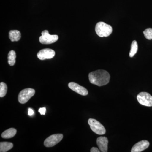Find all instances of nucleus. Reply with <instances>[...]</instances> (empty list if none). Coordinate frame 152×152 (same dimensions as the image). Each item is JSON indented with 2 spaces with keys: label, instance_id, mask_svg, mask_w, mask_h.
<instances>
[{
  "label": "nucleus",
  "instance_id": "nucleus-1",
  "mask_svg": "<svg viewBox=\"0 0 152 152\" xmlns=\"http://www.w3.org/2000/svg\"><path fill=\"white\" fill-rule=\"evenodd\" d=\"M90 83L98 86H102L107 84L110 82V76L107 71L98 70L89 74Z\"/></svg>",
  "mask_w": 152,
  "mask_h": 152
},
{
  "label": "nucleus",
  "instance_id": "nucleus-2",
  "mask_svg": "<svg viewBox=\"0 0 152 152\" xmlns=\"http://www.w3.org/2000/svg\"><path fill=\"white\" fill-rule=\"evenodd\" d=\"M96 33L101 37H107L112 34L113 28L111 26L103 22H99L95 27Z\"/></svg>",
  "mask_w": 152,
  "mask_h": 152
},
{
  "label": "nucleus",
  "instance_id": "nucleus-3",
  "mask_svg": "<svg viewBox=\"0 0 152 152\" xmlns=\"http://www.w3.org/2000/svg\"><path fill=\"white\" fill-rule=\"evenodd\" d=\"M88 123L91 129L96 134L99 135H103L105 134L106 129L97 120L90 118L88 121Z\"/></svg>",
  "mask_w": 152,
  "mask_h": 152
},
{
  "label": "nucleus",
  "instance_id": "nucleus-4",
  "mask_svg": "<svg viewBox=\"0 0 152 152\" xmlns=\"http://www.w3.org/2000/svg\"><path fill=\"white\" fill-rule=\"evenodd\" d=\"M35 91L34 89L26 88L21 91L18 95V99L20 103L24 104L27 102L35 94Z\"/></svg>",
  "mask_w": 152,
  "mask_h": 152
},
{
  "label": "nucleus",
  "instance_id": "nucleus-5",
  "mask_svg": "<svg viewBox=\"0 0 152 152\" xmlns=\"http://www.w3.org/2000/svg\"><path fill=\"white\" fill-rule=\"evenodd\" d=\"M58 39V37L57 35H50L48 31L45 30L42 33V36L40 37V42L42 44L49 45L54 43Z\"/></svg>",
  "mask_w": 152,
  "mask_h": 152
},
{
  "label": "nucleus",
  "instance_id": "nucleus-6",
  "mask_svg": "<svg viewBox=\"0 0 152 152\" xmlns=\"http://www.w3.org/2000/svg\"><path fill=\"white\" fill-rule=\"evenodd\" d=\"M139 103L147 107L152 106V96L149 93L142 92L139 93L137 96Z\"/></svg>",
  "mask_w": 152,
  "mask_h": 152
},
{
  "label": "nucleus",
  "instance_id": "nucleus-7",
  "mask_svg": "<svg viewBox=\"0 0 152 152\" xmlns=\"http://www.w3.org/2000/svg\"><path fill=\"white\" fill-rule=\"evenodd\" d=\"M63 138L62 134H55L48 137L44 142V145L47 148L54 146L62 140Z\"/></svg>",
  "mask_w": 152,
  "mask_h": 152
},
{
  "label": "nucleus",
  "instance_id": "nucleus-8",
  "mask_svg": "<svg viewBox=\"0 0 152 152\" xmlns=\"http://www.w3.org/2000/svg\"><path fill=\"white\" fill-rule=\"evenodd\" d=\"M55 52L52 49H44L39 51L37 54L38 58L41 60L50 59L54 57Z\"/></svg>",
  "mask_w": 152,
  "mask_h": 152
},
{
  "label": "nucleus",
  "instance_id": "nucleus-9",
  "mask_svg": "<svg viewBox=\"0 0 152 152\" xmlns=\"http://www.w3.org/2000/svg\"><path fill=\"white\" fill-rule=\"evenodd\" d=\"M68 86L71 90L82 96H87L88 94V90L86 88L80 86L77 83L71 82L69 83Z\"/></svg>",
  "mask_w": 152,
  "mask_h": 152
},
{
  "label": "nucleus",
  "instance_id": "nucleus-10",
  "mask_svg": "<svg viewBox=\"0 0 152 152\" xmlns=\"http://www.w3.org/2000/svg\"><path fill=\"white\" fill-rule=\"evenodd\" d=\"M149 142L147 140H142L134 145L132 148V152H140L146 149L149 146Z\"/></svg>",
  "mask_w": 152,
  "mask_h": 152
},
{
  "label": "nucleus",
  "instance_id": "nucleus-11",
  "mask_svg": "<svg viewBox=\"0 0 152 152\" xmlns=\"http://www.w3.org/2000/svg\"><path fill=\"white\" fill-rule=\"evenodd\" d=\"M96 143L101 152H107L108 140L106 137H99L97 139Z\"/></svg>",
  "mask_w": 152,
  "mask_h": 152
},
{
  "label": "nucleus",
  "instance_id": "nucleus-12",
  "mask_svg": "<svg viewBox=\"0 0 152 152\" xmlns=\"http://www.w3.org/2000/svg\"><path fill=\"white\" fill-rule=\"evenodd\" d=\"M17 133V130L14 128H10L3 132L1 137L4 139H10L13 137Z\"/></svg>",
  "mask_w": 152,
  "mask_h": 152
},
{
  "label": "nucleus",
  "instance_id": "nucleus-13",
  "mask_svg": "<svg viewBox=\"0 0 152 152\" xmlns=\"http://www.w3.org/2000/svg\"><path fill=\"white\" fill-rule=\"evenodd\" d=\"M21 37V33L18 30H11L9 32V38L12 42L18 41Z\"/></svg>",
  "mask_w": 152,
  "mask_h": 152
},
{
  "label": "nucleus",
  "instance_id": "nucleus-14",
  "mask_svg": "<svg viewBox=\"0 0 152 152\" xmlns=\"http://www.w3.org/2000/svg\"><path fill=\"white\" fill-rule=\"evenodd\" d=\"M13 144L10 142H1L0 152H6L12 148Z\"/></svg>",
  "mask_w": 152,
  "mask_h": 152
},
{
  "label": "nucleus",
  "instance_id": "nucleus-15",
  "mask_svg": "<svg viewBox=\"0 0 152 152\" xmlns=\"http://www.w3.org/2000/svg\"><path fill=\"white\" fill-rule=\"evenodd\" d=\"M16 55L15 51L11 50L9 52L8 60V64L10 66H13L15 64L16 62Z\"/></svg>",
  "mask_w": 152,
  "mask_h": 152
},
{
  "label": "nucleus",
  "instance_id": "nucleus-16",
  "mask_svg": "<svg viewBox=\"0 0 152 152\" xmlns=\"http://www.w3.org/2000/svg\"><path fill=\"white\" fill-rule=\"evenodd\" d=\"M138 50V44L137 41H133L131 45V49L129 56L132 58L136 54Z\"/></svg>",
  "mask_w": 152,
  "mask_h": 152
},
{
  "label": "nucleus",
  "instance_id": "nucleus-17",
  "mask_svg": "<svg viewBox=\"0 0 152 152\" xmlns=\"http://www.w3.org/2000/svg\"><path fill=\"white\" fill-rule=\"evenodd\" d=\"M7 91V86L5 83H0V97L1 98L4 97L5 96Z\"/></svg>",
  "mask_w": 152,
  "mask_h": 152
},
{
  "label": "nucleus",
  "instance_id": "nucleus-18",
  "mask_svg": "<svg viewBox=\"0 0 152 152\" xmlns=\"http://www.w3.org/2000/svg\"><path fill=\"white\" fill-rule=\"evenodd\" d=\"M144 36L148 40L152 39V28H148L143 31Z\"/></svg>",
  "mask_w": 152,
  "mask_h": 152
},
{
  "label": "nucleus",
  "instance_id": "nucleus-19",
  "mask_svg": "<svg viewBox=\"0 0 152 152\" xmlns=\"http://www.w3.org/2000/svg\"><path fill=\"white\" fill-rule=\"evenodd\" d=\"M46 111V109L45 107L40 108L39 110V112L42 115H45V114Z\"/></svg>",
  "mask_w": 152,
  "mask_h": 152
},
{
  "label": "nucleus",
  "instance_id": "nucleus-20",
  "mask_svg": "<svg viewBox=\"0 0 152 152\" xmlns=\"http://www.w3.org/2000/svg\"><path fill=\"white\" fill-rule=\"evenodd\" d=\"M100 151L99 149L97 148H95V147H93L91 150V152H99Z\"/></svg>",
  "mask_w": 152,
  "mask_h": 152
},
{
  "label": "nucleus",
  "instance_id": "nucleus-21",
  "mask_svg": "<svg viewBox=\"0 0 152 152\" xmlns=\"http://www.w3.org/2000/svg\"><path fill=\"white\" fill-rule=\"evenodd\" d=\"M28 113V115H29L30 116H32L34 114V111H33L32 109L29 108Z\"/></svg>",
  "mask_w": 152,
  "mask_h": 152
}]
</instances>
